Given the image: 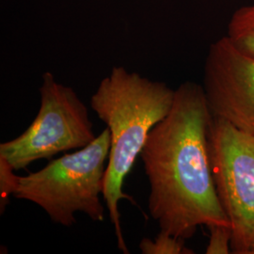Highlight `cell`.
Here are the masks:
<instances>
[{"instance_id":"cell-11","label":"cell","mask_w":254,"mask_h":254,"mask_svg":"<svg viewBox=\"0 0 254 254\" xmlns=\"http://www.w3.org/2000/svg\"><path fill=\"white\" fill-rule=\"evenodd\" d=\"M251 254H254V248L253 249V251H252V253H251Z\"/></svg>"},{"instance_id":"cell-6","label":"cell","mask_w":254,"mask_h":254,"mask_svg":"<svg viewBox=\"0 0 254 254\" xmlns=\"http://www.w3.org/2000/svg\"><path fill=\"white\" fill-rule=\"evenodd\" d=\"M202 88L212 116L254 134V56L220 38L209 48Z\"/></svg>"},{"instance_id":"cell-8","label":"cell","mask_w":254,"mask_h":254,"mask_svg":"<svg viewBox=\"0 0 254 254\" xmlns=\"http://www.w3.org/2000/svg\"><path fill=\"white\" fill-rule=\"evenodd\" d=\"M143 254H191L194 252L186 247L185 239L160 231L154 240L143 238L139 243Z\"/></svg>"},{"instance_id":"cell-9","label":"cell","mask_w":254,"mask_h":254,"mask_svg":"<svg viewBox=\"0 0 254 254\" xmlns=\"http://www.w3.org/2000/svg\"><path fill=\"white\" fill-rule=\"evenodd\" d=\"M9 162L0 156V213L3 214L9 205V197L14 194L18 186V175Z\"/></svg>"},{"instance_id":"cell-5","label":"cell","mask_w":254,"mask_h":254,"mask_svg":"<svg viewBox=\"0 0 254 254\" xmlns=\"http://www.w3.org/2000/svg\"><path fill=\"white\" fill-rule=\"evenodd\" d=\"M207 146L218 200L233 232L232 254H251L254 248V134L212 116Z\"/></svg>"},{"instance_id":"cell-10","label":"cell","mask_w":254,"mask_h":254,"mask_svg":"<svg viewBox=\"0 0 254 254\" xmlns=\"http://www.w3.org/2000/svg\"><path fill=\"white\" fill-rule=\"evenodd\" d=\"M209 242L206 248L207 254H228L232 253L233 232L229 225H211Z\"/></svg>"},{"instance_id":"cell-7","label":"cell","mask_w":254,"mask_h":254,"mask_svg":"<svg viewBox=\"0 0 254 254\" xmlns=\"http://www.w3.org/2000/svg\"><path fill=\"white\" fill-rule=\"evenodd\" d=\"M227 37L240 51L254 56V4L236 9L228 25Z\"/></svg>"},{"instance_id":"cell-1","label":"cell","mask_w":254,"mask_h":254,"mask_svg":"<svg viewBox=\"0 0 254 254\" xmlns=\"http://www.w3.org/2000/svg\"><path fill=\"white\" fill-rule=\"evenodd\" d=\"M211 117L203 88L183 83L171 111L151 130L139 155L150 184L151 217L160 231L185 240L202 225L231 226L209 161Z\"/></svg>"},{"instance_id":"cell-2","label":"cell","mask_w":254,"mask_h":254,"mask_svg":"<svg viewBox=\"0 0 254 254\" xmlns=\"http://www.w3.org/2000/svg\"><path fill=\"white\" fill-rule=\"evenodd\" d=\"M174 95L175 91L165 83L114 67L91 96V109L110 133L109 164L102 195L115 229L118 249L125 254L130 252L122 231L119 202L127 200L134 205L136 202L124 192L123 187L149 133L173 108Z\"/></svg>"},{"instance_id":"cell-4","label":"cell","mask_w":254,"mask_h":254,"mask_svg":"<svg viewBox=\"0 0 254 254\" xmlns=\"http://www.w3.org/2000/svg\"><path fill=\"white\" fill-rule=\"evenodd\" d=\"M36 118L20 136L0 144V156L17 172L40 159L79 150L96 138L89 110L71 87L44 73Z\"/></svg>"},{"instance_id":"cell-3","label":"cell","mask_w":254,"mask_h":254,"mask_svg":"<svg viewBox=\"0 0 254 254\" xmlns=\"http://www.w3.org/2000/svg\"><path fill=\"white\" fill-rule=\"evenodd\" d=\"M109 151L110 133L106 128L90 145L50 161L36 173L19 176L13 196L35 203L54 223L65 227L75 224L76 212L102 222L105 209L100 195Z\"/></svg>"}]
</instances>
